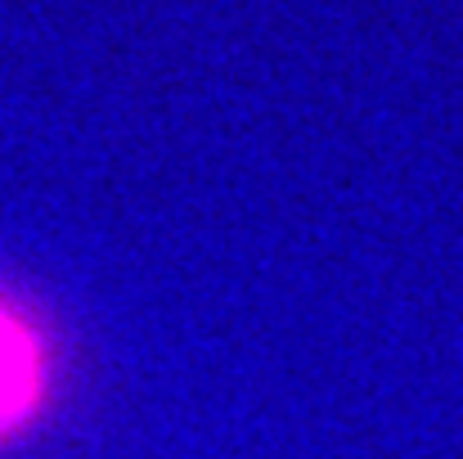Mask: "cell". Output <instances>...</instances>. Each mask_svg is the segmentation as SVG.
Here are the masks:
<instances>
[{
  "label": "cell",
  "instance_id": "6da1fadb",
  "mask_svg": "<svg viewBox=\"0 0 463 459\" xmlns=\"http://www.w3.org/2000/svg\"><path fill=\"white\" fill-rule=\"evenodd\" d=\"M41 392V360L32 333L0 311V433H9Z\"/></svg>",
  "mask_w": 463,
  "mask_h": 459
}]
</instances>
